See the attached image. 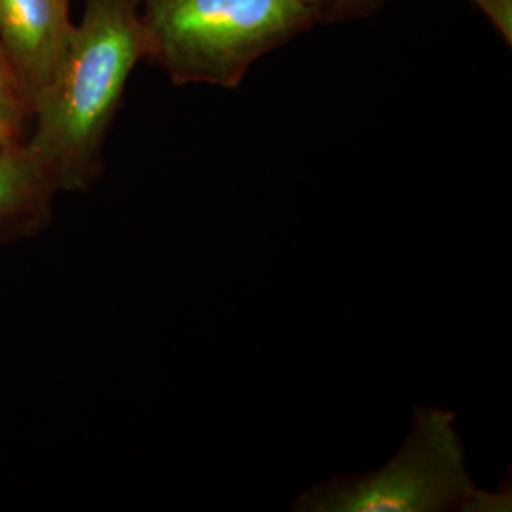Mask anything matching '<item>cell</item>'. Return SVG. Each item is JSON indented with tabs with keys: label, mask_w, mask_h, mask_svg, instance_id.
Returning a JSON list of instances; mask_svg holds the SVG:
<instances>
[{
	"label": "cell",
	"mask_w": 512,
	"mask_h": 512,
	"mask_svg": "<svg viewBox=\"0 0 512 512\" xmlns=\"http://www.w3.org/2000/svg\"><path fill=\"white\" fill-rule=\"evenodd\" d=\"M73 27L61 0H0V48L29 107L54 76Z\"/></svg>",
	"instance_id": "cell-4"
},
{
	"label": "cell",
	"mask_w": 512,
	"mask_h": 512,
	"mask_svg": "<svg viewBox=\"0 0 512 512\" xmlns=\"http://www.w3.org/2000/svg\"><path fill=\"white\" fill-rule=\"evenodd\" d=\"M490 19L501 37L512 44V0H471Z\"/></svg>",
	"instance_id": "cell-7"
},
{
	"label": "cell",
	"mask_w": 512,
	"mask_h": 512,
	"mask_svg": "<svg viewBox=\"0 0 512 512\" xmlns=\"http://www.w3.org/2000/svg\"><path fill=\"white\" fill-rule=\"evenodd\" d=\"M302 2L315 8L325 18V16H338L344 12H351L355 6L366 4L368 0H302Z\"/></svg>",
	"instance_id": "cell-8"
},
{
	"label": "cell",
	"mask_w": 512,
	"mask_h": 512,
	"mask_svg": "<svg viewBox=\"0 0 512 512\" xmlns=\"http://www.w3.org/2000/svg\"><path fill=\"white\" fill-rule=\"evenodd\" d=\"M52 186L25 147L0 154V220L10 219L40 202Z\"/></svg>",
	"instance_id": "cell-5"
},
{
	"label": "cell",
	"mask_w": 512,
	"mask_h": 512,
	"mask_svg": "<svg viewBox=\"0 0 512 512\" xmlns=\"http://www.w3.org/2000/svg\"><path fill=\"white\" fill-rule=\"evenodd\" d=\"M150 55L141 0H86L50 82L31 99L27 152L52 190H82L101 169V148L129 74Z\"/></svg>",
	"instance_id": "cell-1"
},
{
	"label": "cell",
	"mask_w": 512,
	"mask_h": 512,
	"mask_svg": "<svg viewBox=\"0 0 512 512\" xmlns=\"http://www.w3.org/2000/svg\"><path fill=\"white\" fill-rule=\"evenodd\" d=\"M511 492H488L467 471L456 416L416 406L397 454L376 471L336 475L298 495V512H503Z\"/></svg>",
	"instance_id": "cell-3"
},
{
	"label": "cell",
	"mask_w": 512,
	"mask_h": 512,
	"mask_svg": "<svg viewBox=\"0 0 512 512\" xmlns=\"http://www.w3.org/2000/svg\"><path fill=\"white\" fill-rule=\"evenodd\" d=\"M25 107H29V99L16 74L0 69V154L19 147L18 135Z\"/></svg>",
	"instance_id": "cell-6"
},
{
	"label": "cell",
	"mask_w": 512,
	"mask_h": 512,
	"mask_svg": "<svg viewBox=\"0 0 512 512\" xmlns=\"http://www.w3.org/2000/svg\"><path fill=\"white\" fill-rule=\"evenodd\" d=\"M61 2H65V4H69V2H71V0H61Z\"/></svg>",
	"instance_id": "cell-10"
},
{
	"label": "cell",
	"mask_w": 512,
	"mask_h": 512,
	"mask_svg": "<svg viewBox=\"0 0 512 512\" xmlns=\"http://www.w3.org/2000/svg\"><path fill=\"white\" fill-rule=\"evenodd\" d=\"M0 69H8V71H12L10 69V65H8V61H6V57L2 54V48H0ZM14 73V71H12Z\"/></svg>",
	"instance_id": "cell-9"
},
{
	"label": "cell",
	"mask_w": 512,
	"mask_h": 512,
	"mask_svg": "<svg viewBox=\"0 0 512 512\" xmlns=\"http://www.w3.org/2000/svg\"><path fill=\"white\" fill-rule=\"evenodd\" d=\"M150 55L177 84L236 90L256 59L323 16L302 0H141Z\"/></svg>",
	"instance_id": "cell-2"
}]
</instances>
